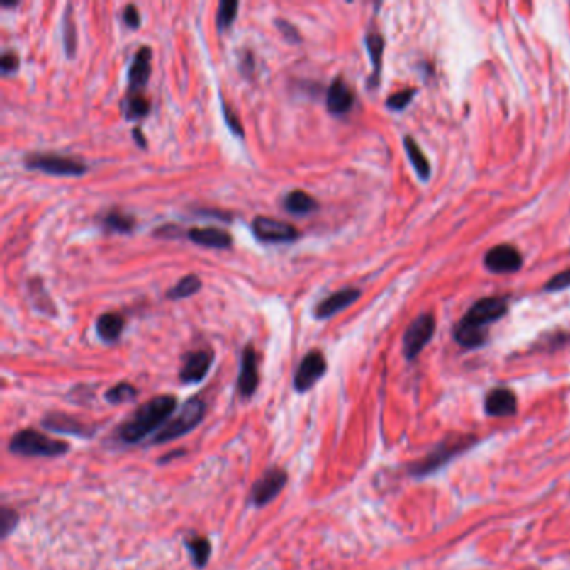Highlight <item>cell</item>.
<instances>
[{
  "instance_id": "obj_10",
  "label": "cell",
  "mask_w": 570,
  "mask_h": 570,
  "mask_svg": "<svg viewBox=\"0 0 570 570\" xmlns=\"http://www.w3.org/2000/svg\"><path fill=\"white\" fill-rule=\"evenodd\" d=\"M251 226H253L255 236L266 242H289L300 236L296 226L274 218L256 216Z\"/></svg>"
},
{
  "instance_id": "obj_24",
  "label": "cell",
  "mask_w": 570,
  "mask_h": 570,
  "mask_svg": "<svg viewBox=\"0 0 570 570\" xmlns=\"http://www.w3.org/2000/svg\"><path fill=\"white\" fill-rule=\"evenodd\" d=\"M199 289H201V279L196 276V274H188V276H182L174 286L167 289L166 298L167 300H182V298L193 296V294L196 291H199Z\"/></svg>"
},
{
  "instance_id": "obj_36",
  "label": "cell",
  "mask_w": 570,
  "mask_h": 570,
  "mask_svg": "<svg viewBox=\"0 0 570 570\" xmlns=\"http://www.w3.org/2000/svg\"><path fill=\"white\" fill-rule=\"evenodd\" d=\"M570 286V268L555 274V276L547 283V289H562Z\"/></svg>"
},
{
  "instance_id": "obj_26",
  "label": "cell",
  "mask_w": 570,
  "mask_h": 570,
  "mask_svg": "<svg viewBox=\"0 0 570 570\" xmlns=\"http://www.w3.org/2000/svg\"><path fill=\"white\" fill-rule=\"evenodd\" d=\"M135 395H138V389L134 385H130L128 381H121L106 391V401H109L111 405L129 403V401L135 398Z\"/></svg>"
},
{
  "instance_id": "obj_6",
  "label": "cell",
  "mask_w": 570,
  "mask_h": 570,
  "mask_svg": "<svg viewBox=\"0 0 570 570\" xmlns=\"http://www.w3.org/2000/svg\"><path fill=\"white\" fill-rule=\"evenodd\" d=\"M288 484V474L279 466H271L256 480L250 492V503L256 508H263L273 502Z\"/></svg>"
},
{
  "instance_id": "obj_5",
  "label": "cell",
  "mask_w": 570,
  "mask_h": 570,
  "mask_svg": "<svg viewBox=\"0 0 570 570\" xmlns=\"http://www.w3.org/2000/svg\"><path fill=\"white\" fill-rule=\"evenodd\" d=\"M24 162L29 169H37L54 176H81L87 171V166L79 159L52 152L29 154V156H26Z\"/></svg>"
},
{
  "instance_id": "obj_27",
  "label": "cell",
  "mask_w": 570,
  "mask_h": 570,
  "mask_svg": "<svg viewBox=\"0 0 570 570\" xmlns=\"http://www.w3.org/2000/svg\"><path fill=\"white\" fill-rule=\"evenodd\" d=\"M125 118L128 119H139L149 112V101L139 92H129L128 101L124 102Z\"/></svg>"
},
{
  "instance_id": "obj_15",
  "label": "cell",
  "mask_w": 570,
  "mask_h": 570,
  "mask_svg": "<svg viewBox=\"0 0 570 570\" xmlns=\"http://www.w3.org/2000/svg\"><path fill=\"white\" fill-rule=\"evenodd\" d=\"M359 289L357 288H343L338 289V291L331 293L330 296H326L323 301H320L315 308V316L318 320H326V318L336 315L345 308H348L350 305H353L354 301L359 298Z\"/></svg>"
},
{
  "instance_id": "obj_4",
  "label": "cell",
  "mask_w": 570,
  "mask_h": 570,
  "mask_svg": "<svg viewBox=\"0 0 570 570\" xmlns=\"http://www.w3.org/2000/svg\"><path fill=\"white\" fill-rule=\"evenodd\" d=\"M206 412H208L206 400L199 395L193 396V398H189L181 406L177 415H174V417H172L169 422L154 435L152 443L154 445H161V443L172 442L176 440V438L188 435V433H191L194 428H198L199 425L203 423L204 417H206Z\"/></svg>"
},
{
  "instance_id": "obj_17",
  "label": "cell",
  "mask_w": 570,
  "mask_h": 570,
  "mask_svg": "<svg viewBox=\"0 0 570 570\" xmlns=\"http://www.w3.org/2000/svg\"><path fill=\"white\" fill-rule=\"evenodd\" d=\"M151 49L146 48V45L135 52L128 72L130 92H138L139 89H142L147 84V79L151 76Z\"/></svg>"
},
{
  "instance_id": "obj_11",
  "label": "cell",
  "mask_w": 570,
  "mask_h": 570,
  "mask_svg": "<svg viewBox=\"0 0 570 570\" xmlns=\"http://www.w3.org/2000/svg\"><path fill=\"white\" fill-rule=\"evenodd\" d=\"M259 386V357L258 352L247 345L242 350L240 375H238V393L241 398H251Z\"/></svg>"
},
{
  "instance_id": "obj_33",
  "label": "cell",
  "mask_w": 570,
  "mask_h": 570,
  "mask_svg": "<svg viewBox=\"0 0 570 570\" xmlns=\"http://www.w3.org/2000/svg\"><path fill=\"white\" fill-rule=\"evenodd\" d=\"M276 26L281 34L284 35V39L289 40V42H296V44H300L301 42V35L300 32H298L296 27L293 24H289L288 21H284V18H276Z\"/></svg>"
},
{
  "instance_id": "obj_23",
  "label": "cell",
  "mask_w": 570,
  "mask_h": 570,
  "mask_svg": "<svg viewBox=\"0 0 570 570\" xmlns=\"http://www.w3.org/2000/svg\"><path fill=\"white\" fill-rule=\"evenodd\" d=\"M102 228L114 233H130L134 228V218L118 209H112L102 216Z\"/></svg>"
},
{
  "instance_id": "obj_19",
  "label": "cell",
  "mask_w": 570,
  "mask_h": 570,
  "mask_svg": "<svg viewBox=\"0 0 570 570\" xmlns=\"http://www.w3.org/2000/svg\"><path fill=\"white\" fill-rule=\"evenodd\" d=\"M188 238L196 245L206 246V247H216V250H226L233 245V236L228 231L221 230V228H193L188 231Z\"/></svg>"
},
{
  "instance_id": "obj_21",
  "label": "cell",
  "mask_w": 570,
  "mask_h": 570,
  "mask_svg": "<svg viewBox=\"0 0 570 570\" xmlns=\"http://www.w3.org/2000/svg\"><path fill=\"white\" fill-rule=\"evenodd\" d=\"M283 206L288 213L291 214H310L318 209L316 199L310 196L305 191H291L283 198Z\"/></svg>"
},
{
  "instance_id": "obj_29",
  "label": "cell",
  "mask_w": 570,
  "mask_h": 570,
  "mask_svg": "<svg viewBox=\"0 0 570 570\" xmlns=\"http://www.w3.org/2000/svg\"><path fill=\"white\" fill-rule=\"evenodd\" d=\"M64 49L65 55L72 57L74 52H76V26H74L72 21V12L71 6H67L64 12Z\"/></svg>"
},
{
  "instance_id": "obj_32",
  "label": "cell",
  "mask_w": 570,
  "mask_h": 570,
  "mask_svg": "<svg viewBox=\"0 0 570 570\" xmlns=\"http://www.w3.org/2000/svg\"><path fill=\"white\" fill-rule=\"evenodd\" d=\"M413 96H415V89H410V91L396 92V94L389 97V101H386V106H389L390 109L401 111V109H405L406 106H408V102L413 99Z\"/></svg>"
},
{
  "instance_id": "obj_31",
  "label": "cell",
  "mask_w": 570,
  "mask_h": 570,
  "mask_svg": "<svg viewBox=\"0 0 570 570\" xmlns=\"http://www.w3.org/2000/svg\"><path fill=\"white\" fill-rule=\"evenodd\" d=\"M383 37L378 34H368L367 35V48L368 52H370L371 62L375 65V72L378 74L380 71V62H381V52H383Z\"/></svg>"
},
{
  "instance_id": "obj_12",
  "label": "cell",
  "mask_w": 570,
  "mask_h": 570,
  "mask_svg": "<svg viewBox=\"0 0 570 570\" xmlns=\"http://www.w3.org/2000/svg\"><path fill=\"white\" fill-rule=\"evenodd\" d=\"M214 353L211 350H194L184 354L182 367L179 370V380L182 383H199L204 380L208 371L211 370Z\"/></svg>"
},
{
  "instance_id": "obj_3",
  "label": "cell",
  "mask_w": 570,
  "mask_h": 570,
  "mask_svg": "<svg viewBox=\"0 0 570 570\" xmlns=\"http://www.w3.org/2000/svg\"><path fill=\"white\" fill-rule=\"evenodd\" d=\"M69 443L52 438L34 428L17 432L9 442V452L18 457H40V459H59L69 452Z\"/></svg>"
},
{
  "instance_id": "obj_2",
  "label": "cell",
  "mask_w": 570,
  "mask_h": 570,
  "mask_svg": "<svg viewBox=\"0 0 570 570\" xmlns=\"http://www.w3.org/2000/svg\"><path fill=\"white\" fill-rule=\"evenodd\" d=\"M507 313V300L503 298H482L466 311L455 330V338L462 347L476 348L485 341L484 330Z\"/></svg>"
},
{
  "instance_id": "obj_22",
  "label": "cell",
  "mask_w": 570,
  "mask_h": 570,
  "mask_svg": "<svg viewBox=\"0 0 570 570\" xmlns=\"http://www.w3.org/2000/svg\"><path fill=\"white\" fill-rule=\"evenodd\" d=\"M186 549L189 550L191 560L196 569H204L211 559V542L206 537H189L186 539Z\"/></svg>"
},
{
  "instance_id": "obj_28",
  "label": "cell",
  "mask_w": 570,
  "mask_h": 570,
  "mask_svg": "<svg viewBox=\"0 0 570 570\" xmlns=\"http://www.w3.org/2000/svg\"><path fill=\"white\" fill-rule=\"evenodd\" d=\"M238 7H240V4H238L236 0H221V2H219L216 13V26L219 32L228 29V27L235 22Z\"/></svg>"
},
{
  "instance_id": "obj_13",
  "label": "cell",
  "mask_w": 570,
  "mask_h": 570,
  "mask_svg": "<svg viewBox=\"0 0 570 570\" xmlns=\"http://www.w3.org/2000/svg\"><path fill=\"white\" fill-rule=\"evenodd\" d=\"M42 427L49 432L54 433H62V435H74V437H84L89 438L94 435L96 430L91 427V425H86L81 420L72 417V415L67 413H59L52 412L49 415H45L42 418Z\"/></svg>"
},
{
  "instance_id": "obj_35",
  "label": "cell",
  "mask_w": 570,
  "mask_h": 570,
  "mask_svg": "<svg viewBox=\"0 0 570 570\" xmlns=\"http://www.w3.org/2000/svg\"><path fill=\"white\" fill-rule=\"evenodd\" d=\"M123 21L129 27H133V29H135V27H139V24H141V13H139V9L135 7L134 4H128V6L124 7Z\"/></svg>"
},
{
  "instance_id": "obj_34",
  "label": "cell",
  "mask_w": 570,
  "mask_h": 570,
  "mask_svg": "<svg viewBox=\"0 0 570 570\" xmlns=\"http://www.w3.org/2000/svg\"><path fill=\"white\" fill-rule=\"evenodd\" d=\"M0 69H2V74H13L18 69V55L12 50H7V52L2 54V59H0Z\"/></svg>"
},
{
  "instance_id": "obj_9",
  "label": "cell",
  "mask_w": 570,
  "mask_h": 570,
  "mask_svg": "<svg viewBox=\"0 0 570 570\" xmlns=\"http://www.w3.org/2000/svg\"><path fill=\"white\" fill-rule=\"evenodd\" d=\"M433 333H435V318L430 313L420 315L408 330L405 331L403 336V353L408 359H413L422 350L427 347V343L432 340Z\"/></svg>"
},
{
  "instance_id": "obj_25",
  "label": "cell",
  "mask_w": 570,
  "mask_h": 570,
  "mask_svg": "<svg viewBox=\"0 0 570 570\" xmlns=\"http://www.w3.org/2000/svg\"><path fill=\"white\" fill-rule=\"evenodd\" d=\"M403 142H405L406 154H408L410 161H412L413 167H415V169H417L418 176L423 177V179H428V176H430V164H428V159L425 157V154L422 152V149L418 147V144L415 142L412 138H405Z\"/></svg>"
},
{
  "instance_id": "obj_14",
  "label": "cell",
  "mask_w": 570,
  "mask_h": 570,
  "mask_svg": "<svg viewBox=\"0 0 570 570\" xmlns=\"http://www.w3.org/2000/svg\"><path fill=\"white\" fill-rule=\"evenodd\" d=\"M485 268L492 273H512L520 269L522 256L510 245H498L485 255Z\"/></svg>"
},
{
  "instance_id": "obj_30",
  "label": "cell",
  "mask_w": 570,
  "mask_h": 570,
  "mask_svg": "<svg viewBox=\"0 0 570 570\" xmlns=\"http://www.w3.org/2000/svg\"><path fill=\"white\" fill-rule=\"evenodd\" d=\"M18 520H21V517L13 508L6 505L0 508V539L6 540L17 529Z\"/></svg>"
},
{
  "instance_id": "obj_18",
  "label": "cell",
  "mask_w": 570,
  "mask_h": 570,
  "mask_svg": "<svg viewBox=\"0 0 570 570\" xmlns=\"http://www.w3.org/2000/svg\"><path fill=\"white\" fill-rule=\"evenodd\" d=\"M485 412L490 417H510L517 412V396L508 389H495L485 398Z\"/></svg>"
},
{
  "instance_id": "obj_8",
  "label": "cell",
  "mask_w": 570,
  "mask_h": 570,
  "mask_svg": "<svg viewBox=\"0 0 570 570\" xmlns=\"http://www.w3.org/2000/svg\"><path fill=\"white\" fill-rule=\"evenodd\" d=\"M326 358L320 350H311L303 357L301 363L298 364L296 373L293 376V386L298 393H305L316 385L320 378L326 373Z\"/></svg>"
},
{
  "instance_id": "obj_7",
  "label": "cell",
  "mask_w": 570,
  "mask_h": 570,
  "mask_svg": "<svg viewBox=\"0 0 570 570\" xmlns=\"http://www.w3.org/2000/svg\"><path fill=\"white\" fill-rule=\"evenodd\" d=\"M474 442H475L474 437H457L443 442L442 445H438L428 457H425L423 460H420L417 465L412 466V474L413 475L432 474L433 470L440 469L445 462L453 459L455 455H459L462 450L469 448Z\"/></svg>"
},
{
  "instance_id": "obj_37",
  "label": "cell",
  "mask_w": 570,
  "mask_h": 570,
  "mask_svg": "<svg viewBox=\"0 0 570 570\" xmlns=\"http://www.w3.org/2000/svg\"><path fill=\"white\" fill-rule=\"evenodd\" d=\"M223 112H224V118H226V124L230 125V129L233 133H236L238 135H242V128H241V123L238 121V118L235 114H233V111L228 107L226 104H223Z\"/></svg>"
},
{
  "instance_id": "obj_20",
  "label": "cell",
  "mask_w": 570,
  "mask_h": 570,
  "mask_svg": "<svg viewBox=\"0 0 570 570\" xmlns=\"http://www.w3.org/2000/svg\"><path fill=\"white\" fill-rule=\"evenodd\" d=\"M124 318L119 315V313L114 311H107L102 313V315L96 320V333L102 341L106 343H114V341L119 340L121 333L124 330Z\"/></svg>"
},
{
  "instance_id": "obj_16",
  "label": "cell",
  "mask_w": 570,
  "mask_h": 570,
  "mask_svg": "<svg viewBox=\"0 0 570 570\" xmlns=\"http://www.w3.org/2000/svg\"><path fill=\"white\" fill-rule=\"evenodd\" d=\"M354 102L353 91L341 77H336L326 91V107L331 114H345Z\"/></svg>"
},
{
  "instance_id": "obj_1",
  "label": "cell",
  "mask_w": 570,
  "mask_h": 570,
  "mask_svg": "<svg viewBox=\"0 0 570 570\" xmlns=\"http://www.w3.org/2000/svg\"><path fill=\"white\" fill-rule=\"evenodd\" d=\"M177 410V398L172 395H157L142 403L116 430V437L125 445H135L156 435L172 418Z\"/></svg>"
},
{
  "instance_id": "obj_38",
  "label": "cell",
  "mask_w": 570,
  "mask_h": 570,
  "mask_svg": "<svg viewBox=\"0 0 570 570\" xmlns=\"http://www.w3.org/2000/svg\"><path fill=\"white\" fill-rule=\"evenodd\" d=\"M133 138L135 139V142H138L139 146H141V147H146V139L142 138L141 129H139V128H134V129H133Z\"/></svg>"
}]
</instances>
